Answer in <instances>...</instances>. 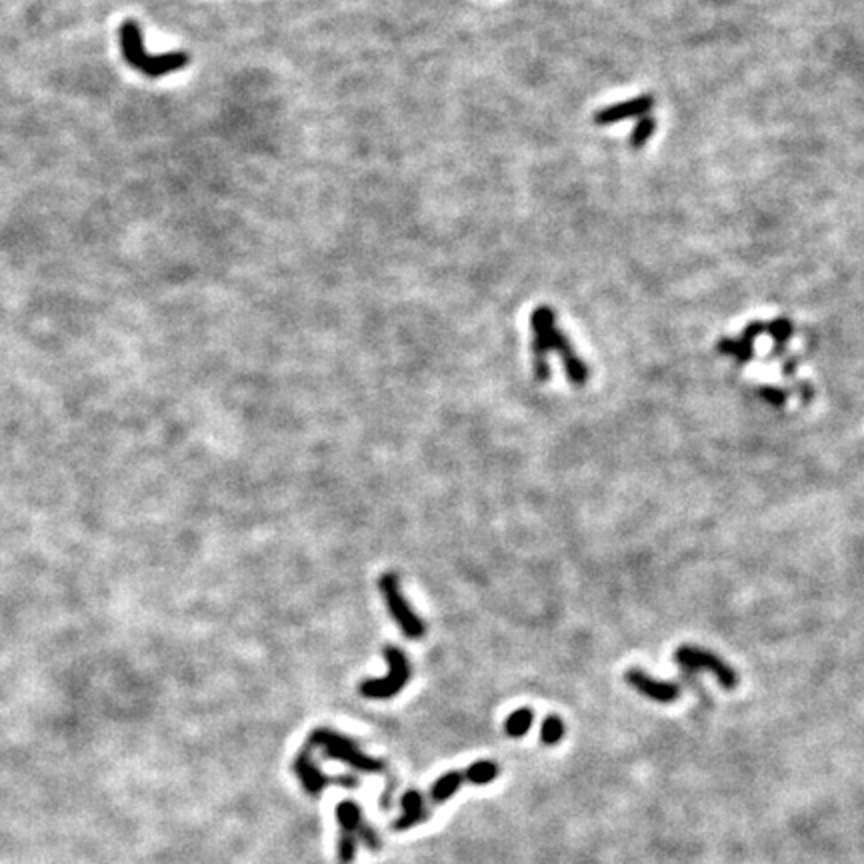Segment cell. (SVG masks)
Instances as JSON below:
<instances>
[{"label":"cell","mask_w":864,"mask_h":864,"mask_svg":"<svg viewBox=\"0 0 864 864\" xmlns=\"http://www.w3.org/2000/svg\"><path fill=\"white\" fill-rule=\"evenodd\" d=\"M532 326V373L538 382L548 381V352L554 350L562 358L564 373L572 387H585L588 381V366L572 349L569 336L556 326V317L551 306H538L530 317Z\"/></svg>","instance_id":"cell-1"},{"label":"cell","mask_w":864,"mask_h":864,"mask_svg":"<svg viewBox=\"0 0 864 864\" xmlns=\"http://www.w3.org/2000/svg\"><path fill=\"white\" fill-rule=\"evenodd\" d=\"M121 51L124 60H127L132 68H137L138 73H143L151 78H161L164 75L177 73V70H183L188 65V54L180 51L167 52V54H148L145 51L143 33H140V27L135 20L122 22Z\"/></svg>","instance_id":"cell-2"},{"label":"cell","mask_w":864,"mask_h":864,"mask_svg":"<svg viewBox=\"0 0 864 864\" xmlns=\"http://www.w3.org/2000/svg\"><path fill=\"white\" fill-rule=\"evenodd\" d=\"M310 746H322L326 750L328 758L341 760V763L349 765L352 768H357L360 773H384V765L381 760H376L373 757H366V754L358 749V744L350 738L342 736L339 733H333L328 728H318L314 730L310 736Z\"/></svg>","instance_id":"cell-3"},{"label":"cell","mask_w":864,"mask_h":864,"mask_svg":"<svg viewBox=\"0 0 864 864\" xmlns=\"http://www.w3.org/2000/svg\"><path fill=\"white\" fill-rule=\"evenodd\" d=\"M382 655L387 658L390 672L382 679H368L360 682L358 690L365 698L387 701V698L397 696L400 690L406 687L408 679H411V663H408V658L403 650L389 644V647H384Z\"/></svg>","instance_id":"cell-4"},{"label":"cell","mask_w":864,"mask_h":864,"mask_svg":"<svg viewBox=\"0 0 864 864\" xmlns=\"http://www.w3.org/2000/svg\"><path fill=\"white\" fill-rule=\"evenodd\" d=\"M379 588L382 593L384 602H387L390 617L395 618L397 626L405 632V636H408V639H420V636H424L427 626H424L422 618L416 615V612L411 609V604H408V601L405 599L398 577L392 575V572H387V575L381 577Z\"/></svg>","instance_id":"cell-5"},{"label":"cell","mask_w":864,"mask_h":864,"mask_svg":"<svg viewBox=\"0 0 864 864\" xmlns=\"http://www.w3.org/2000/svg\"><path fill=\"white\" fill-rule=\"evenodd\" d=\"M674 663H677L682 671L711 672L725 690H734L738 687V682H741L733 666H728L720 656L711 653V650L688 647V644H685V647H679L677 653H674Z\"/></svg>","instance_id":"cell-6"},{"label":"cell","mask_w":864,"mask_h":864,"mask_svg":"<svg viewBox=\"0 0 864 864\" xmlns=\"http://www.w3.org/2000/svg\"><path fill=\"white\" fill-rule=\"evenodd\" d=\"M295 771L301 779L302 787L310 792V795H318V792L325 790L326 787H344V789H357L358 779L357 776H339V779H331V776L322 774L317 765L312 763L310 758V746H304L295 760Z\"/></svg>","instance_id":"cell-7"},{"label":"cell","mask_w":864,"mask_h":864,"mask_svg":"<svg viewBox=\"0 0 864 864\" xmlns=\"http://www.w3.org/2000/svg\"><path fill=\"white\" fill-rule=\"evenodd\" d=\"M624 679H626L628 685L636 690V693L644 695L655 703L669 704V703L679 701V696H680V687L679 685H674V682H666V680H656L640 669H631L624 674Z\"/></svg>","instance_id":"cell-8"},{"label":"cell","mask_w":864,"mask_h":864,"mask_svg":"<svg viewBox=\"0 0 864 864\" xmlns=\"http://www.w3.org/2000/svg\"><path fill=\"white\" fill-rule=\"evenodd\" d=\"M336 821H339L342 832H350V835H358L365 840V844L371 848V851H379L381 840L376 837V832L363 822V811L357 803L352 800H342V803L336 805Z\"/></svg>","instance_id":"cell-9"},{"label":"cell","mask_w":864,"mask_h":864,"mask_svg":"<svg viewBox=\"0 0 864 864\" xmlns=\"http://www.w3.org/2000/svg\"><path fill=\"white\" fill-rule=\"evenodd\" d=\"M653 105H655V100L650 98L648 94H644V97H639L634 100L618 102V105H615V106L602 108V111L594 114V122L601 124V127H607V124H615V122L626 121V119H634V116L647 114L650 108H653Z\"/></svg>","instance_id":"cell-10"},{"label":"cell","mask_w":864,"mask_h":864,"mask_svg":"<svg viewBox=\"0 0 864 864\" xmlns=\"http://www.w3.org/2000/svg\"><path fill=\"white\" fill-rule=\"evenodd\" d=\"M400 803H403V816L395 822L397 830L412 829L419 822L427 821V808H424V798L420 792L408 790Z\"/></svg>","instance_id":"cell-11"},{"label":"cell","mask_w":864,"mask_h":864,"mask_svg":"<svg viewBox=\"0 0 864 864\" xmlns=\"http://www.w3.org/2000/svg\"><path fill=\"white\" fill-rule=\"evenodd\" d=\"M760 331H763V325H754L749 328V331H746L742 341L727 339V341L719 342V350L722 352V355H730V357L741 360V363H746V360H750V357H752L750 342H754V336H757Z\"/></svg>","instance_id":"cell-12"},{"label":"cell","mask_w":864,"mask_h":864,"mask_svg":"<svg viewBox=\"0 0 864 864\" xmlns=\"http://www.w3.org/2000/svg\"><path fill=\"white\" fill-rule=\"evenodd\" d=\"M465 771H452V773H446L443 774L441 779H438L435 784H432V789H430V798L435 800L436 805H441L444 803V800H449L454 792H457L460 787H462V782H465Z\"/></svg>","instance_id":"cell-13"},{"label":"cell","mask_w":864,"mask_h":864,"mask_svg":"<svg viewBox=\"0 0 864 864\" xmlns=\"http://www.w3.org/2000/svg\"><path fill=\"white\" fill-rule=\"evenodd\" d=\"M499 776V766L491 763V760H478V763L470 765L465 771V779L473 784H489Z\"/></svg>","instance_id":"cell-14"},{"label":"cell","mask_w":864,"mask_h":864,"mask_svg":"<svg viewBox=\"0 0 864 864\" xmlns=\"http://www.w3.org/2000/svg\"><path fill=\"white\" fill-rule=\"evenodd\" d=\"M532 719H534V714L529 709H518L513 714H508V719L505 722L507 734L513 736V738L524 736L526 733H529V728L532 727Z\"/></svg>","instance_id":"cell-15"},{"label":"cell","mask_w":864,"mask_h":864,"mask_svg":"<svg viewBox=\"0 0 864 864\" xmlns=\"http://www.w3.org/2000/svg\"><path fill=\"white\" fill-rule=\"evenodd\" d=\"M564 736V722L559 717H548L545 719L543 727H540V738H543L545 744H556L561 742Z\"/></svg>","instance_id":"cell-16"},{"label":"cell","mask_w":864,"mask_h":864,"mask_svg":"<svg viewBox=\"0 0 864 864\" xmlns=\"http://www.w3.org/2000/svg\"><path fill=\"white\" fill-rule=\"evenodd\" d=\"M357 854V837L350 835V832H341L339 838V860L341 864L352 862Z\"/></svg>","instance_id":"cell-17"},{"label":"cell","mask_w":864,"mask_h":864,"mask_svg":"<svg viewBox=\"0 0 864 864\" xmlns=\"http://www.w3.org/2000/svg\"><path fill=\"white\" fill-rule=\"evenodd\" d=\"M655 132V122L650 121V119H644L640 121L639 124H636V129L632 132V137H631V143L634 148H640L644 146V143H647L648 137L653 135Z\"/></svg>","instance_id":"cell-18"},{"label":"cell","mask_w":864,"mask_h":864,"mask_svg":"<svg viewBox=\"0 0 864 864\" xmlns=\"http://www.w3.org/2000/svg\"><path fill=\"white\" fill-rule=\"evenodd\" d=\"M760 397L774 406H782L787 403V392H782L781 389H763L760 390Z\"/></svg>","instance_id":"cell-19"}]
</instances>
